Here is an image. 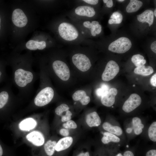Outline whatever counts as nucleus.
<instances>
[{
  "label": "nucleus",
  "instance_id": "obj_1",
  "mask_svg": "<svg viewBox=\"0 0 156 156\" xmlns=\"http://www.w3.org/2000/svg\"><path fill=\"white\" fill-rule=\"evenodd\" d=\"M54 95V91L50 86L41 88L36 92L34 100V105L41 107L49 104L52 100Z\"/></svg>",
  "mask_w": 156,
  "mask_h": 156
},
{
  "label": "nucleus",
  "instance_id": "obj_2",
  "mask_svg": "<svg viewBox=\"0 0 156 156\" xmlns=\"http://www.w3.org/2000/svg\"><path fill=\"white\" fill-rule=\"evenodd\" d=\"M132 47L131 41L128 38L122 37L111 42L108 49L113 52L123 53L129 51Z\"/></svg>",
  "mask_w": 156,
  "mask_h": 156
},
{
  "label": "nucleus",
  "instance_id": "obj_3",
  "mask_svg": "<svg viewBox=\"0 0 156 156\" xmlns=\"http://www.w3.org/2000/svg\"><path fill=\"white\" fill-rule=\"evenodd\" d=\"M58 30L60 36L67 41L74 40L78 36V32L76 28L68 23H61L59 26Z\"/></svg>",
  "mask_w": 156,
  "mask_h": 156
},
{
  "label": "nucleus",
  "instance_id": "obj_4",
  "mask_svg": "<svg viewBox=\"0 0 156 156\" xmlns=\"http://www.w3.org/2000/svg\"><path fill=\"white\" fill-rule=\"evenodd\" d=\"M53 71L56 75L64 81L68 80L70 77V71L66 64L64 62L56 60L52 64Z\"/></svg>",
  "mask_w": 156,
  "mask_h": 156
},
{
  "label": "nucleus",
  "instance_id": "obj_5",
  "mask_svg": "<svg viewBox=\"0 0 156 156\" xmlns=\"http://www.w3.org/2000/svg\"><path fill=\"white\" fill-rule=\"evenodd\" d=\"M72 61L75 66L81 71L88 70L92 66L89 58L83 54H75L72 57Z\"/></svg>",
  "mask_w": 156,
  "mask_h": 156
},
{
  "label": "nucleus",
  "instance_id": "obj_6",
  "mask_svg": "<svg viewBox=\"0 0 156 156\" xmlns=\"http://www.w3.org/2000/svg\"><path fill=\"white\" fill-rule=\"evenodd\" d=\"M119 67L113 60H110L107 63L101 76L102 80L108 81L114 78L118 73Z\"/></svg>",
  "mask_w": 156,
  "mask_h": 156
},
{
  "label": "nucleus",
  "instance_id": "obj_7",
  "mask_svg": "<svg viewBox=\"0 0 156 156\" xmlns=\"http://www.w3.org/2000/svg\"><path fill=\"white\" fill-rule=\"evenodd\" d=\"M141 102V99L138 94L135 93L131 94L125 102L122 109L126 113L130 112L138 107Z\"/></svg>",
  "mask_w": 156,
  "mask_h": 156
},
{
  "label": "nucleus",
  "instance_id": "obj_8",
  "mask_svg": "<svg viewBox=\"0 0 156 156\" xmlns=\"http://www.w3.org/2000/svg\"><path fill=\"white\" fill-rule=\"evenodd\" d=\"M12 20L15 26L19 27L25 26L28 21L27 18L24 13L19 8L15 9L13 12Z\"/></svg>",
  "mask_w": 156,
  "mask_h": 156
},
{
  "label": "nucleus",
  "instance_id": "obj_9",
  "mask_svg": "<svg viewBox=\"0 0 156 156\" xmlns=\"http://www.w3.org/2000/svg\"><path fill=\"white\" fill-rule=\"evenodd\" d=\"M117 93V90L114 88L105 91L101 96V101L102 104L108 107L112 106L115 103V96Z\"/></svg>",
  "mask_w": 156,
  "mask_h": 156
},
{
  "label": "nucleus",
  "instance_id": "obj_10",
  "mask_svg": "<svg viewBox=\"0 0 156 156\" xmlns=\"http://www.w3.org/2000/svg\"><path fill=\"white\" fill-rule=\"evenodd\" d=\"M26 138L34 145L39 146L43 144L44 138L42 134L38 131H32L26 136Z\"/></svg>",
  "mask_w": 156,
  "mask_h": 156
},
{
  "label": "nucleus",
  "instance_id": "obj_11",
  "mask_svg": "<svg viewBox=\"0 0 156 156\" xmlns=\"http://www.w3.org/2000/svg\"><path fill=\"white\" fill-rule=\"evenodd\" d=\"M75 12L78 15L89 17L93 16L96 13L93 8L86 5L78 6L76 8Z\"/></svg>",
  "mask_w": 156,
  "mask_h": 156
},
{
  "label": "nucleus",
  "instance_id": "obj_12",
  "mask_svg": "<svg viewBox=\"0 0 156 156\" xmlns=\"http://www.w3.org/2000/svg\"><path fill=\"white\" fill-rule=\"evenodd\" d=\"M73 138L70 136L65 137L60 139L56 143L55 150L58 152L65 150L72 144Z\"/></svg>",
  "mask_w": 156,
  "mask_h": 156
},
{
  "label": "nucleus",
  "instance_id": "obj_13",
  "mask_svg": "<svg viewBox=\"0 0 156 156\" xmlns=\"http://www.w3.org/2000/svg\"><path fill=\"white\" fill-rule=\"evenodd\" d=\"M137 19L140 22L148 23L149 26H150L153 24V12L152 10H146L138 15Z\"/></svg>",
  "mask_w": 156,
  "mask_h": 156
},
{
  "label": "nucleus",
  "instance_id": "obj_14",
  "mask_svg": "<svg viewBox=\"0 0 156 156\" xmlns=\"http://www.w3.org/2000/svg\"><path fill=\"white\" fill-rule=\"evenodd\" d=\"M86 122L90 127H98L100 125L101 123L100 118L96 112L90 113L87 115Z\"/></svg>",
  "mask_w": 156,
  "mask_h": 156
},
{
  "label": "nucleus",
  "instance_id": "obj_15",
  "mask_svg": "<svg viewBox=\"0 0 156 156\" xmlns=\"http://www.w3.org/2000/svg\"><path fill=\"white\" fill-rule=\"evenodd\" d=\"M72 98L75 101H79L83 105L88 104L90 101V98L87 96L85 91L78 90L73 95Z\"/></svg>",
  "mask_w": 156,
  "mask_h": 156
},
{
  "label": "nucleus",
  "instance_id": "obj_16",
  "mask_svg": "<svg viewBox=\"0 0 156 156\" xmlns=\"http://www.w3.org/2000/svg\"><path fill=\"white\" fill-rule=\"evenodd\" d=\"M36 125V122L34 119L28 118L22 121L19 126V128L22 130L29 131L34 128Z\"/></svg>",
  "mask_w": 156,
  "mask_h": 156
},
{
  "label": "nucleus",
  "instance_id": "obj_17",
  "mask_svg": "<svg viewBox=\"0 0 156 156\" xmlns=\"http://www.w3.org/2000/svg\"><path fill=\"white\" fill-rule=\"evenodd\" d=\"M46 43L44 41L38 42L31 40L26 43V48L30 50H35L38 49L42 50L46 47Z\"/></svg>",
  "mask_w": 156,
  "mask_h": 156
},
{
  "label": "nucleus",
  "instance_id": "obj_18",
  "mask_svg": "<svg viewBox=\"0 0 156 156\" xmlns=\"http://www.w3.org/2000/svg\"><path fill=\"white\" fill-rule=\"evenodd\" d=\"M103 127L106 131L117 135H120L122 133V130L120 127L113 126L107 122L103 123Z\"/></svg>",
  "mask_w": 156,
  "mask_h": 156
},
{
  "label": "nucleus",
  "instance_id": "obj_19",
  "mask_svg": "<svg viewBox=\"0 0 156 156\" xmlns=\"http://www.w3.org/2000/svg\"><path fill=\"white\" fill-rule=\"evenodd\" d=\"M143 5V2L138 0H131L126 8L127 13H132L138 11Z\"/></svg>",
  "mask_w": 156,
  "mask_h": 156
},
{
  "label": "nucleus",
  "instance_id": "obj_20",
  "mask_svg": "<svg viewBox=\"0 0 156 156\" xmlns=\"http://www.w3.org/2000/svg\"><path fill=\"white\" fill-rule=\"evenodd\" d=\"M134 73L138 75L146 76L151 75L154 72L153 68L149 66L143 65L136 68L134 71Z\"/></svg>",
  "mask_w": 156,
  "mask_h": 156
},
{
  "label": "nucleus",
  "instance_id": "obj_21",
  "mask_svg": "<svg viewBox=\"0 0 156 156\" xmlns=\"http://www.w3.org/2000/svg\"><path fill=\"white\" fill-rule=\"evenodd\" d=\"M102 142L104 144H107L110 142H118L120 139L116 135L109 132H105L101 139Z\"/></svg>",
  "mask_w": 156,
  "mask_h": 156
},
{
  "label": "nucleus",
  "instance_id": "obj_22",
  "mask_svg": "<svg viewBox=\"0 0 156 156\" xmlns=\"http://www.w3.org/2000/svg\"><path fill=\"white\" fill-rule=\"evenodd\" d=\"M132 124L135 133L138 135L142 132L144 125L142 124L140 119L138 117H135L132 119Z\"/></svg>",
  "mask_w": 156,
  "mask_h": 156
},
{
  "label": "nucleus",
  "instance_id": "obj_23",
  "mask_svg": "<svg viewBox=\"0 0 156 156\" xmlns=\"http://www.w3.org/2000/svg\"><path fill=\"white\" fill-rule=\"evenodd\" d=\"M56 143L55 141L49 140L45 144L44 149L47 155L51 156L53 155L55 150Z\"/></svg>",
  "mask_w": 156,
  "mask_h": 156
},
{
  "label": "nucleus",
  "instance_id": "obj_24",
  "mask_svg": "<svg viewBox=\"0 0 156 156\" xmlns=\"http://www.w3.org/2000/svg\"><path fill=\"white\" fill-rule=\"evenodd\" d=\"M131 60L137 67L144 65L146 62V60L144 59L143 56L140 54L133 55L131 58Z\"/></svg>",
  "mask_w": 156,
  "mask_h": 156
},
{
  "label": "nucleus",
  "instance_id": "obj_25",
  "mask_svg": "<svg viewBox=\"0 0 156 156\" xmlns=\"http://www.w3.org/2000/svg\"><path fill=\"white\" fill-rule=\"evenodd\" d=\"M148 134L150 139L154 142L156 141V122H153L150 125L148 130Z\"/></svg>",
  "mask_w": 156,
  "mask_h": 156
},
{
  "label": "nucleus",
  "instance_id": "obj_26",
  "mask_svg": "<svg viewBox=\"0 0 156 156\" xmlns=\"http://www.w3.org/2000/svg\"><path fill=\"white\" fill-rule=\"evenodd\" d=\"M69 107L67 105L63 103L56 107L55 112L57 115L61 116L63 113L69 110Z\"/></svg>",
  "mask_w": 156,
  "mask_h": 156
},
{
  "label": "nucleus",
  "instance_id": "obj_27",
  "mask_svg": "<svg viewBox=\"0 0 156 156\" xmlns=\"http://www.w3.org/2000/svg\"><path fill=\"white\" fill-rule=\"evenodd\" d=\"M111 19H113L115 21V24H120L123 19L122 15L118 12H114L110 17Z\"/></svg>",
  "mask_w": 156,
  "mask_h": 156
},
{
  "label": "nucleus",
  "instance_id": "obj_28",
  "mask_svg": "<svg viewBox=\"0 0 156 156\" xmlns=\"http://www.w3.org/2000/svg\"><path fill=\"white\" fill-rule=\"evenodd\" d=\"M7 79L6 71L5 67L1 66H0V84L6 81Z\"/></svg>",
  "mask_w": 156,
  "mask_h": 156
},
{
  "label": "nucleus",
  "instance_id": "obj_29",
  "mask_svg": "<svg viewBox=\"0 0 156 156\" xmlns=\"http://www.w3.org/2000/svg\"><path fill=\"white\" fill-rule=\"evenodd\" d=\"M109 88L108 86L107 85L105 84H102L101 88H99L96 89V94L98 96H101L104 92L109 91Z\"/></svg>",
  "mask_w": 156,
  "mask_h": 156
},
{
  "label": "nucleus",
  "instance_id": "obj_30",
  "mask_svg": "<svg viewBox=\"0 0 156 156\" xmlns=\"http://www.w3.org/2000/svg\"><path fill=\"white\" fill-rule=\"evenodd\" d=\"M72 115V113L69 110L67 111L64 115L62 116V121L64 122L70 120Z\"/></svg>",
  "mask_w": 156,
  "mask_h": 156
},
{
  "label": "nucleus",
  "instance_id": "obj_31",
  "mask_svg": "<svg viewBox=\"0 0 156 156\" xmlns=\"http://www.w3.org/2000/svg\"><path fill=\"white\" fill-rule=\"evenodd\" d=\"M66 124L68 129H75L77 127L76 123L72 120H70L67 121Z\"/></svg>",
  "mask_w": 156,
  "mask_h": 156
},
{
  "label": "nucleus",
  "instance_id": "obj_32",
  "mask_svg": "<svg viewBox=\"0 0 156 156\" xmlns=\"http://www.w3.org/2000/svg\"><path fill=\"white\" fill-rule=\"evenodd\" d=\"M60 134L64 136L67 137L69 134V132L68 129L63 128L61 129L60 131Z\"/></svg>",
  "mask_w": 156,
  "mask_h": 156
},
{
  "label": "nucleus",
  "instance_id": "obj_33",
  "mask_svg": "<svg viewBox=\"0 0 156 156\" xmlns=\"http://www.w3.org/2000/svg\"><path fill=\"white\" fill-rule=\"evenodd\" d=\"M151 85L154 86H156V73L154 74L151 77L150 80Z\"/></svg>",
  "mask_w": 156,
  "mask_h": 156
},
{
  "label": "nucleus",
  "instance_id": "obj_34",
  "mask_svg": "<svg viewBox=\"0 0 156 156\" xmlns=\"http://www.w3.org/2000/svg\"><path fill=\"white\" fill-rule=\"evenodd\" d=\"M94 26L95 28V32L96 34H99L102 30V27L100 24L95 25Z\"/></svg>",
  "mask_w": 156,
  "mask_h": 156
},
{
  "label": "nucleus",
  "instance_id": "obj_35",
  "mask_svg": "<svg viewBox=\"0 0 156 156\" xmlns=\"http://www.w3.org/2000/svg\"><path fill=\"white\" fill-rule=\"evenodd\" d=\"M146 156H156V150L152 149L148 151L146 153Z\"/></svg>",
  "mask_w": 156,
  "mask_h": 156
},
{
  "label": "nucleus",
  "instance_id": "obj_36",
  "mask_svg": "<svg viewBox=\"0 0 156 156\" xmlns=\"http://www.w3.org/2000/svg\"><path fill=\"white\" fill-rule=\"evenodd\" d=\"M83 1L88 4L92 5H96L99 2L98 0H83Z\"/></svg>",
  "mask_w": 156,
  "mask_h": 156
},
{
  "label": "nucleus",
  "instance_id": "obj_37",
  "mask_svg": "<svg viewBox=\"0 0 156 156\" xmlns=\"http://www.w3.org/2000/svg\"><path fill=\"white\" fill-rule=\"evenodd\" d=\"M151 49L152 51L155 53H156V41H154L151 44Z\"/></svg>",
  "mask_w": 156,
  "mask_h": 156
},
{
  "label": "nucleus",
  "instance_id": "obj_38",
  "mask_svg": "<svg viewBox=\"0 0 156 156\" xmlns=\"http://www.w3.org/2000/svg\"><path fill=\"white\" fill-rule=\"evenodd\" d=\"M83 25L84 27L88 28L91 29L92 25L91 23L89 21H85L83 23Z\"/></svg>",
  "mask_w": 156,
  "mask_h": 156
},
{
  "label": "nucleus",
  "instance_id": "obj_39",
  "mask_svg": "<svg viewBox=\"0 0 156 156\" xmlns=\"http://www.w3.org/2000/svg\"><path fill=\"white\" fill-rule=\"evenodd\" d=\"M123 156H134V155L133 154L131 151H127L124 152Z\"/></svg>",
  "mask_w": 156,
  "mask_h": 156
},
{
  "label": "nucleus",
  "instance_id": "obj_40",
  "mask_svg": "<svg viewBox=\"0 0 156 156\" xmlns=\"http://www.w3.org/2000/svg\"><path fill=\"white\" fill-rule=\"evenodd\" d=\"M106 6L108 8H111L113 5V1L112 0H107L106 3Z\"/></svg>",
  "mask_w": 156,
  "mask_h": 156
},
{
  "label": "nucleus",
  "instance_id": "obj_41",
  "mask_svg": "<svg viewBox=\"0 0 156 156\" xmlns=\"http://www.w3.org/2000/svg\"><path fill=\"white\" fill-rule=\"evenodd\" d=\"M95 28L94 26H92L91 29V35L94 36H96V34L95 32Z\"/></svg>",
  "mask_w": 156,
  "mask_h": 156
},
{
  "label": "nucleus",
  "instance_id": "obj_42",
  "mask_svg": "<svg viewBox=\"0 0 156 156\" xmlns=\"http://www.w3.org/2000/svg\"><path fill=\"white\" fill-rule=\"evenodd\" d=\"M77 156H90V154L88 152L81 153L79 154Z\"/></svg>",
  "mask_w": 156,
  "mask_h": 156
},
{
  "label": "nucleus",
  "instance_id": "obj_43",
  "mask_svg": "<svg viewBox=\"0 0 156 156\" xmlns=\"http://www.w3.org/2000/svg\"><path fill=\"white\" fill-rule=\"evenodd\" d=\"M91 24L92 26H94L95 25L99 24V22L96 21H93L91 23Z\"/></svg>",
  "mask_w": 156,
  "mask_h": 156
},
{
  "label": "nucleus",
  "instance_id": "obj_44",
  "mask_svg": "<svg viewBox=\"0 0 156 156\" xmlns=\"http://www.w3.org/2000/svg\"><path fill=\"white\" fill-rule=\"evenodd\" d=\"M3 153V149L0 144V156H2Z\"/></svg>",
  "mask_w": 156,
  "mask_h": 156
},
{
  "label": "nucleus",
  "instance_id": "obj_45",
  "mask_svg": "<svg viewBox=\"0 0 156 156\" xmlns=\"http://www.w3.org/2000/svg\"><path fill=\"white\" fill-rule=\"evenodd\" d=\"M132 131V129L131 128H128L127 129V132L128 133H130Z\"/></svg>",
  "mask_w": 156,
  "mask_h": 156
},
{
  "label": "nucleus",
  "instance_id": "obj_46",
  "mask_svg": "<svg viewBox=\"0 0 156 156\" xmlns=\"http://www.w3.org/2000/svg\"><path fill=\"white\" fill-rule=\"evenodd\" d=\"M63 127L65 128V129H68V127L66 124V123H64V124H63Z\"/></svg>",
  "mask_w": 156,
  "mask_h": 156
},
{
  "label": "nucleus",
  "instance_id": "obj_47",
  "mask_svg": "<svg viewBox=\"0 0 156 156\" xmlns=\"http://www.w3.org/2000/svg\"><path fill=\"white\" fill-rule=\"evenodd\" d=\"M154 15L156 17V9H155V10H154V12H153Z\"/></svg>",
  "mask_w": 156,
  "mask_h": 156
},
{
  "label": "nucleus",
  "instance_id": "obj_48",
  "mask_svg": "<svg viewBox=\"0 0 156 156\" xmlns=\"http://www.w3.org/2000/svg\"><path fill=\"white\" fill-rule=\"evenodd\" d=\"M116 156H123L122 154L120 153H119L117 154Z\"/></svg>",
  "mask_w": 156,
  "mask_h": 156
},
{
  "label": "nucleus",
  "instance_id": "obj_49",
  "mask_svg": "<svg viewBox=\"0 0 156 156\" xmlns=\"http://www.w3.org/2000/svg\"><path fill=\"white\" fill-rule=\"evenodd\" d=\"M103 1L104 3H106L107 2V0H103Z\"/></svg>",
  "mask_w": 156,
  "mask_h": 156
},
{
  "label": "nucleus",
  "instance_id": "obj_50",
  "mask_svg": "<svg viewBox=\"0 0 156 156\" xmlns=\"http://www.w3.org/2000/svg\"><path fill=\"white\" fill-rule=\"evenodd\" d=\"M125 1L124 0H118V1H119V2H122V1Z\"/></svg>",
  "mask_w": 156,
  "mask_h": 156
},
{
  "label": "nucleus",
  "instance_id": "obj_51",
  "mask_svg": "<svg viewBox=\"0 0 156 156\" xmlns=\"http://www.w3.org/2000/svg\"><path fill=\"white\" fill-rule=\"evenodd\" d=\"M0 23H1V19H0V28H1Z\"/></svg>",
  "mask_w": 156,
  "mask_h": 156
},
{
  "label": "nucleus",
  "instance_id": "obj_52",
  "mask_svg": "<svg viewBox=\"0 0 156 156\" xmlns=\"http://www.w3.org/2000/svg\"><path fill=\"white\" fill-rule=\"evenodd\" d=\"M135 86V85H133V86Z\"/></svg>",
  "mask_w": 156,
  "mask_h": 156
}]
</instances>
